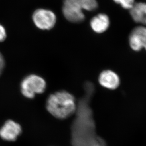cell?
Masks as SVG:
<instances>
[{"instance_id": "1", "label": "cell", "mask_w": 146, "mask_h": 146, "mask_svg": "<svg viewBox=\"0 0 146 146\" xmlns=\"http://www.w3.org/2000/svg\"><path fill=\"white\" fill-rule=\"evenodd\" d=\"M94 90L92 83H85L84 94L77 103L76 117L71 126V141L73 146H104L102 139L96 135L90 106Z\"/></svg>"}, {"instance_id": "2", "label": "cell", "mask_w": 146, "mask_h": 146, "mask_svg": "<svg viewBox=\"0 0 146 146\" xmlns=\"http://www.w3.org/2000/svg\"><path fill=\"white\" fill-rule=\"evenodd\" d=\"M76 107L77 103L74 96L66 91L51 94L46 101V109L58 119H66L71 116L75 113Z\"/></svg>"}, {"instance_id": "3", "label": "cell", "mask_w": 146, "mask_h": 146, "mask_svg": "<svg viewBox=\"0 0 146 146\" xmlns=\"http://www.w3.org/2000/svg\"><path fill=\"white\" fill-rule=\"evenodd\" d=\"M97 8L96 0H64L62 11L68 21L80 23L85 18L82 10L94 11Z\"/></svg>"}, {"instance_id": "4", "label": "cell", "mask_w": 146, "mask_h": 146, "mask_svg": "<svg viewBox=\"0 0 146 146\" xmlns=\"http://www.w3.org/2000/svg\"><path fill=\"white\" fill-rule=\"evenodd\" d=\"M46 88L45 80L36 74H31L25 77L21 84V93L28 98H33L36 94L44 93Z\"/></svg>"}, {"instance_id": "5", "label": "cell", "mask_w": 146, "mask_h": 146, "mask_svg": "<svg viewBox=\"0 0 146 146\" xmlns=\"http://www.w3.org/2000/svg\"><path fill=\"white\" fill-rule=\"evenodd\" d=\"M33 20L38 28L49 30L54 27L56 18L53 11L44 9H38L33 13Z\"/></svg>"}, {"instance_id": "6", "label": "cell", "mask_w": 146, "mask_h": 146, "mask_svg": "<svg viewBox=\"0 0 146 146\" xmlns=\"http://www.w3.org/2000/svg\"><path fill=\"white\" fill-rule=\"evenodd\" d=\"M129 41L133 50L139 51L143 48L146 50V26L135 27L129 34Z\"/></svg>"}, {"instance_id": "7", "label": "cell", "mask_w": 146, "mask_h": 146, "mask_svg": "<svg viewBox=\"0 0 146 146\" xmlns=\"http://www.w3.org/2000/svg\"><path fill=\"white\" fill-rule=\"evenodd\" d=\"M21 133V126L11 119L5 121L0 128V138L8 142L15 141Z\"/></svg>"}, {"instance_id": "8", "label": "cell", "mask_w": 146, "mask_h": 146, "mask_svg": "<svg viewBox=\"0 0 146 146\" xmlns=\"http://www.w3.org/2000/svg\"><path fill=\"white\" fill-rule=\"evenodd\" d=\"M98 80L103 87L110 90L116 89L120 84L119 76L111 70H106L102 72L99 76Z\"/></svg>"}, {"instance_id": "9", "label": "cell", "mask_w": 146, "mask_h": 146, "mask_svg": "<svg viewBox=\"0 0 146 146\" xmlns=\"http://www.w3.org/2000/svg\"><path fill=\"white\" fill-rule=\"evenodd\" d=\"M110 25V20L107 14L100 13L92 19L90 26L92 30L97 33H102L106 31Z\"/></svg>"}, {"instance_id": "10", "label": "cell", "mask_w": 146, "mask_h": 146, "mask_svg": "<svg viewBox=\"0 0 146 146\" xmlns=\"http://www.w3.org/2000/svg\"><path fill=\"white\" fill-rule=\"evenodd\" d=\"M129 11V14L135 23L146 26V3H135Z\"/></svg>"}, {"instance_id": "11", "label": "cell", "mask_w": 146, "mask_h": 146, "mask_svg": "<svg viewBox=\"0 0 146 146\" xmlns=\"http://www.w3.org/2000/svg\"><path fill=\"white\" fill-rule=\"evenodd\" d=\"M114 3L119 5L122 8L129 10L134 4H135V0H113Z\"/></svg>"}, {"instance_id": "12", "label": "cell", "mask_w": 146, "mask_h": 146, "mask_svg": "<svg viewBox=\"0 0 146 146\" xmlns=\"http://www.w3.org/2000/svg\"><path fill=\"white\" fill-rule=\"evenodd\" d=\"M6 38V33L4 27L0 24V42H3Z\"/></svg>"}, {"instance_id": "13", "label": "cell", "mask_w": 146, "mask_h": 146, "mask_svg": "<svg viewBox=\"0 0 146 146\" xmlns=\"http://www.w3.org/2000/svg\"><path fill=\"white\" fill-rule=\"evenodd\" d=\"M5 62H4V58L3 55L0 53V75L3 72V68H4Z\"/></svg>"}]
</instances>
